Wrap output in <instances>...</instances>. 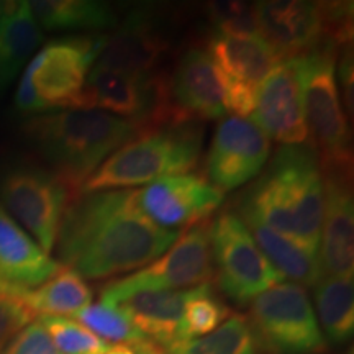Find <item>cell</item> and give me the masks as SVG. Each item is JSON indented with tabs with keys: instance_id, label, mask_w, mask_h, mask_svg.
Masks as SVG:
<instances>
[{
	"instance_id": "6da1fadb",
	"label": "cell",
	"mask_w": 354,
	"mask_h": 354,
	"mask_svg": "<svg viewBox=\"0 0 354 354\" xmlns=\"http://www.w3.org/2000/svg\"><path fill=\"white\" fill-rule=\"evenodd\" d=\"M180 234L149 220L136 202V190H100L71 198L55 250L64 268L100 281L145 268Z\"/></svg>"
},
{
	"instance_id": "7a4b0ae2",
	"label": "cell",
	"mask_w": 354,
	"mask_h": 354,
	"mask_svg": "<svg viewBox=\"0 0 354 354\" xmlns=\"http://www.w3.org/2000/svg\"><path fill=\"white\" fill-rule=\"evenodd\" d=\"M325 187L312 145L281 146L236 201L241 220H254L318 254Z\"/></svg>"
},
{
	"instance_id": "3957f363",
	"label": "cell",
	"mask_w": 354,
	"mask_h": 354,
	"mask_svg": "<svg viewBox=\"0 0 354 354\" xmlns=\"http://www.w3.org/2000/svg\"><path fill=\"white\" fill-rule=\"evenodd\" d=\"M21 130L48 171L76 197L102 162L138 135L140 127L100 110L68 109L33 115Z\"/></svg>"
},
{
	"instance_id": "277c9868",
	"label": "cell",
	"mask_w": 354,
	"mask_h": 354,
	"mask_svg": "<svg viewBox=\"0 0 354 354\" xmlns=\"http://www.w3.org/2000/svg\"><path fill=\"white\" fill-rule=\"evenodd\" d=\"M202 136L198 122L140 130L102 162L81 194L127 190L190 172L201 161Z\"/></svg>"
},
{
	"instance_id": "5b68a950",
	"label": "cell",
	"mask_w": 354,
	"mask_h": 354,
	"mask_svg": "<svg viewBox=\"0 0 354 354\" xmlns=\"http://www.w3.org/2000/svg\"><path fill=\"white\" fill-rule=\"evenodd\" d=\"M104 35H76L48 43L24 69L15 94L20 113L39 115L50 110L82 107L84 88Z\"/></svg>"
},
{
	"instance_id": "8992f818",
	"label": "cell",
	"mask_w": 354,
	"mask_h": 354,
	"mask_svg": "<svg viewBox=\"0 0 354 354\" xmlns=\"http://www.w3.org/2000/svg\"><path fill=\"white\" fill-rule=\"evenodd\" d=\"M339 48L325 43L300 57L308 143L320 167H353L351 130L336 81Z\"/></svg>"
},
{
	"instance_id": "52a82bcc",
	"label": "cell",
	"mask_w": 354,
	"mask_h": 354,
	"mask_svg": "<svg viewBox=\"0 0 354 354\" xmlns=\"http://www.w3.org/2000/svg\"><path fill=\"white\" fill-rule=\"evenodd\" d=\"M246 318L266 354H323L328 348L307 290L294 282L258 295Z\"/></svg>"
},
{
	"instance_id": "ba28073f",
	"label": "cell",
	"mask_w": 354,
	"mask_h": 354,
	"mask_svg": "<svg viewBox=\"0 0 354 354\" xmlns=\"http://www.w3.org/2000/svg\"><path fill=\"white\" fill-rule=\"evenodd\" d=\"M209 240L214 276L233 302H253L263 292L284 281L234 210H223L210 221Z\"/></svg>"
},
{
	"instance_id": "9c48e42d",
	"label": "cell",
	"mask_w": 354,
	"mask_h": 354,
	"mask_svg": "<svg viewBox=\"0 0 354 354\" xmlns=\"http://www.w3.org/2000/svg\"><path fill=\"white\" fill-rule=\"evenodd\" d=\"M71 198L66 185L41 166L15 165L0 177V205L50 256Z\"/></svg>"
},
{
	"instance_id": "30bf717a",
	"label": "cell",
	"mask_w": 354,
	"mask_h": 354,
	"mask_svg": "<svg viewBox=\"0 0 354 354\" xmlns=\"http://www.w3.org/2000/svg\"><path fill=\"white\" fill-rule=\"evenodd\" d=\"M210 221L184 230L174 245L153 263L131 276L109 282L100 290V304H112L128 294L143 290H185L210 284L214 263L209 240Z\"/></svg>"
},
{
	"instance_id": "8fae6325",
	"label": "cell",
	"mask_w": 354,
	"mask_h": 354,
	"mask_svg": "<svg viewBox=\"0 0 354 354\" xmlns=\"http://www.w3.org/2000/svg\"><path fill=\"white\" fill-rule=\"evenodd\" d=\"M271 156V141L263 130L243 117H225L218 123L205 156V179L221 192L256 179Z\"/></svg>"
},
{
	"instance_id": "7c38bea8",
	"label": "cell",
	"mask_w": 354,
	"mask_h": 354,
	"mask_svg": "<svg viewBox=\"0 0 354 354\" xmlns=\"http://www.w3.org/2000/svg\"><path fill=\"white\" fill-rule=\"evenodd\" d=\"M136 202L158 227L184 232L209 220L223 202V192L205 177L184 172L136 189Z\"/></svg>"
},
{
	"instance_id": "4fadbf2b",
	"label": "cell",
	"mask_w": 354,
	"mask_h": 354,
	"mask_svg": "<svg viewBox=\"0 0 354 354\" xmlns=\"http://www.w3.org/2000/svg\"><path fill=\"white\" fill-rule=\"evenodd\" d=\"M251 120L282 146L308 141L300 57L282 59L258 88Z\"/></svg>"
},
{
	"instance_id": "5bb4252c",
	"label": "cell",
	"mask_w": 354,
	"mask_h": 354,
	"mask_svg": "<svg viewBox=\"0 0 354 354\" xmlns=\"http://www.w3.org/2000/svg\"><path fill=\"white\" fill-rule=\"evenodd\" d=\"M166 94L180 122L216 120L227 115V79L205 48L192 46L166 77Z\"/></svg>"
},
{
	"instance_id": "9a60e30c",
	"label": "cell",
	"mask_w": 354,
	"mask_h": 354,
	"mask_svg": "<svg viewBox=\"0 0 354 354\" xmlns=\"http://www.w3.org/2000/svg\"><path fill=\"white\" fill-rule=\"evenodd\" d=\"M323 218L320 258L323 277H353L354 201L353 167H323Z\"/></svg>"
},
{
	"instance_id": "2e32d148",
	"label": "cell",
	"mask_w": 354,
	"mask_h": 354,
	"mask_svg": "<svg viewBox=\"0 0 354 354\" xmlns=\"http://www.w3.org/2000/svg\"><path fill=\"white\" fill-rule=\"evenodd\" d=\"M169 50V41L151 13L133 10L112 35H104V43L92 69L112 73L153 76Z\"/></svg>"
},
{
	"instance_id": "e0dca14e",
	"label": "cell",
	"mask_w": 354,
	"mask_h": 354,
	"mask_svg": "<svg viewBox=\"0 0 354 354\" xmlns=\"http://www.w3.org/2000/svg\"><path fill=\"white\" fill-rule=\"evenodd\" d=\"M254 6L261 33L281 59L305 56L328 43L323 2L269 0Z\"/></svg>"
},
{
	"instance_id": "ac0fdd59",
	"label": "cell",
	"mask_w": 354,
	"mask_h": 354,
	"mask_svg": "<svg viewBox=\"0 0 354 354\" xmlns=\"http://www.w3.org/2000/svg\"><path fill=\"white\" fill-rule=\"evenodd\" d=\"M61 268L0 205V286L37 289Z\"/></svg>"
},
{
	"instance_id": "d6986e66",
	"label": "cell",
	"mask_w": 354,
	"mask_h": 354,
	"mask_svg": "<svg viewBox=\"0 0 354 354\" xmlns=\"http://www.w3.org/2000/svg\"><path fill=\"white\" fill-rule=\"evenodd\" d=\"M194 289L135 292L109 305L128 317L146 338L166 348L179 339L180 320Z\"/></svg>"
},
{
	"instance_id": "ffe728a7",
	"label": "cell",
	"mask_w": 354,
	"mask_h": 354,
	"mask_svg": "<svg viewBox=\"0 0 354 354\" xmlns=\"http://www.w3.org/2000/svg\"><path fill=\"white\" fill-rule=\"evenodd\" d=\"M205 50L227 81L254 91H258L266 76L282 61L264 37H228L214 33Z\"/></svg>"
},
{
	"instance_id": "44dd1931",
	"label": "cell",
	"mask_w": 354,
	"mask_h": 354,
	"mask_svg": "<svg viewBox=\"0 0 354 354\" xmlns=\"http://www.w3.org/2000/svg\"><path fill=\"white\" fill-rule=\"evenodd\" d=\"M44 41L43 30L30 2H2L0 6V91H6L26 68Z\"/></svg>"
},
{
	"instance_id": "7402d4cb",
	"label": "cell",
	"mask_w": 354,
	"mask_h": 354,
	"mask_svg": "<svg viewBox=\"0 0 354 354\" xmlns=\"http://www.w3.org/2000/svg\"><path fill=\"white\" fill-rule=\"evenodd\" d=\"M30 8L46 32H102L120 25L115 8L97 0H35Z\"/></svg>"
},
{
	"instance_id": "603a6c76",
	"label": "cell",
	"mask_w": 354,
	"mask_h": 354,
	"mask_svg": "<svg viewBox=\"0 0 354 354\" xmlns=\"http://www.w3.org/2000/svg\"><path fill=\"white\" fill-rule=\"evenodd\" d=\"M261 248L269 263L284 279H290L294 284L313 286L322 281L323 271L317 253L299 245L284 234L272 232L254 220H243Z\"/></svg>"
},
{
	"instance_id": "cb8c5ba5",
	"label": "cell",
	"mask_w": 354,
	"mask_h": 354,
	"mask_svg": "<svg viewBox=\"0 0 354 354\" xmlns=\"http://www.w3.org/2000/svg\"><path fill=\"white\" fill-rule=\"evenodd\" d=\"M24 297L35 315L64 317L74 315L79 310L88 307L94 299V292L86 279L63 266L44 284L37 289L25 290Z\"/></svg>"
},
{
	"instance_id": "d4e9b609",
	"label": "cell",
	"mask_w": 354,
	"mask_h": 354,
	"mask_svg": "<svg viewBox=\"0 0 354 354\" xmlns=\"http://www.w3.org/2000/svg\"><path fill=\"white\" fill-rule=\"evenodd\" d=\"M315 304L326 338L344 344L354 331V284L353 277H322L315 286Z\"/></svg>"
},
{
	"instance_id": "484cf974",
	"label": "cell",
	"mask_w": 354,
	"mask_h": 354,
	"mask_svg": "<svg viewBox=\"0 0 354 354\" xmlns=\"http://www.w3.org/2000/svg\"><path fill=\"white\" fill-rule=\"evenodd\" d=\"M167 354H266L250 322L241 313L230 315L212 333L192 339H176Z\"/></svg>"
},
{
	"instance_id": "4316f807",
	"label": "cell",
	"mask_w": 354,
	"mask_h": 354,
	"mask_svg": "<svg viewBox=\"0 0 354 354\" xmlns=\"http://www.w3.org/2000/svg\"><path fill=\"white\" fill-rule=\"evenodd\" d=\"M232 315L227 305L214 294L212 284L194 289L184 308L179 326V339L201 338L218 328Z\"/></svg>"
},
{
	"instance_id": "83f0119b",
	"label": "cell",
	"mask_w": 354,
	"mask_h": 354,
	"mask_svg": "<svg viewBox=\"0 0 354 354\" xmlns=\"http://www.w3.org/2000/svg\"><path fill=\"white\" fill-rule=\"evenodd\" d=\"M73 317L104 342L133 346V344L143 342V339H148L128 320V317L118 312L117 308L110 307V305L91 304L88 307L74 313Z\"/></svg>"
},
{
	"instance_id": "f1b7e54d",
	"label": "cell",
	"mask_w": 354,
	"mask_h": 354,
	"mask_svg": "<svg viewBox=\"0 0 354 354\" xmlns=\"http://www.w3.org/2000/svg\"><path fill=\"white\" fill-rule=\"evenodd\" d=\"M39 323L51 336L61 354H105L110 344L68 317H39Z\"/></svg>"
},
{
	"instance_id": "f546056e",
	"label": "cell",
	"mask_w": 354,
	"mask_h": 354,
	"mask_svg": "<svg viewBox=\"0 0 354 354\" xmlns=\"http://www.w3.org/2000/svg\"><path fill=\"white\" fill-rule=\"evenodd\" d=\"M215 33L228 37H263L254 3L248 2H212L207 7Z\"/></svg>"
},
{
	"instance_id": "4dcf8cb0",
	"label": "cell",
	"mask_w": 354,
	"mask_h": 354,
	"mask_svg": "<svg viewBox=\"0 0 354 354\" xmlns=\"http://www.w3.org/2000/svg\"><path fill=\"white\" fill-rule=\"evenodd\" d=\"M25 290L0 286V353L10 339L35 320V313L24 297Z\"/></svg>"
},
{
	"instance_id": "1f68e13d",
	"label": "cell",
	"mask_w": 354,
	"mask_h": 354,
	"mask_svg": "<svg viewBox=\"0 0 354 354\" xmlns=\"http://www.w3.org/2000/svg\"><path fill=\"white\" fill-rule=\"evenodd\" d=\"M0 354H61L51 336L38 322H32L20 330Z\"/></svg>"
},
{
	"instance_id": "d6a6232c",
	"label": "cell",
	"mask_w": 354,
	"mask_h": 354,
	"mask_svg": "<svg viewBox=\"0 0 354 354\" xmlns=\"http://www.w3.org/2000/svg\"><path fill=\"white\" fill-rule=\"evenodd\" d=\"M131 348L135 349L136 354H167L165 348H161L159 344L151 342V339H143V342L133 344Z\"/></svg>"
},
{
	"instance_id": "836d02e7",
	"label": "cell",
	"mask_w": 354,
	"mask_h": 354,
	"mask_svg": "<svg viewBox=\"0 0 354 354\" xmlns=\"http://www.w3.org/2000/svg\"><path fill=\"white\" fill-rule=\"evenodd\" d=\"M105 354H136V353L135 349L128 346V344H115V346L110 348Z\"/></svg>"
},
{
	"instance_id": "e575fe53",
	"label": "cell",
	"mask_w": 354,
	"mask_h": 354,
	"mask_svg": "<svg viewBox=\"0 0 354 354\" xmlns=\"http://www.w3.org/2000/svg\"><path fill=\"white\" fill-rule=\"evenodd\" d=\"M0 6H2V2H0Z\"/></svg>"
}]
</instances>
